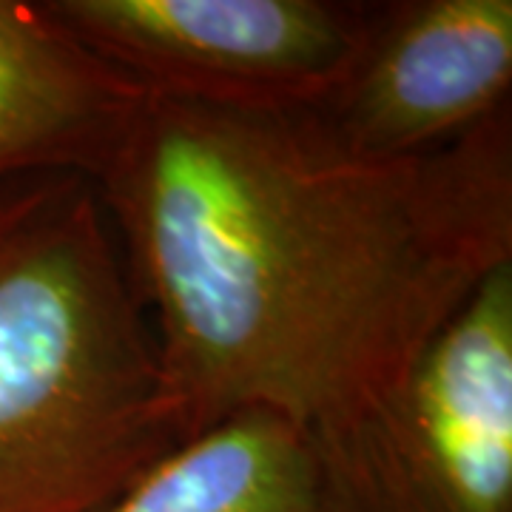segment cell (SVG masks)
I'll return each instance as SVG.
<instances>
[{
    "mask_svg": "<svg viewBox=\"0 0 512 512\" xmlns=\"http://www.w3.org/2000/svg\"><path fill=\"white\" fill-rule=\"evenodd\" d=\"M185 439L239 410L305 433L376 404L512 265V114L365 157L302 111L151 94L94 183Z\"/></svg>",
    "mask_w": 512,
    "mask_h": 512,
    "instance_id": "1",
    "label": "cell"
},
{
    "mask_svg": "<svg viewBox=\"0 0 512 512\" xmlns=\"http://www.w3.org/2000/svg\"><path fill=\"white\" fill-rule=\"evenodd\" d=\"M185 441L92 180L0 183V512H94Z\"/></svg>",
    "mask_w": 512,
    "mask_h": 512,
    "instance_id": "2",
    "label": "cell"
},
{
    "mask_svg": "<svg viewBox=\"0 0 512 512\" xmlns=\"http://www.w3.org/2000/svg\"><path fill=\"white\" fill-rule=\"evenodd\" d=\"M308 439L333 512H512V265L402 384Z\"/></svg>",
    "mask_w": 512,
    "mask_h": 512,
    "instance_id": "3",
    "label": "cell"
},
{
    "mask_svg": "<svg viewBox=\"0 0 512 512\" xmlns=\"http://www.w3.org/2000/svg\"><path fill=\"white\" fill-rule=\"evenodd\" d=\"M148 94L234 111L316 109L365 46L379 3L43 0Z\"/></svg>",
    "mask_w": 512,
    "mask_h": 512,
    "instance_id": "4",
    "label": "cell"
},
{
    "mask_svg": "<svg viewBox=\"0 0 512 512\" xmlns=\"http://www.w3.org/2000/svg\"><path fill=\"white\" fill-rule=\"evenodd\" d=\"M512 0L379 3L339 89L311 109L365 157L447 146L510 106Z\"/></svg>",
    "mask_w": 512,
    "mask_h": 512,
    "instance_id": "5",
    "label": "cell"
},
{
    "mask_svg": "<svg viewBox=\"0 0 512 512\" xmlns=\"http://www.w3.org/2000/svg\"><path fill=\"white\" fill-rule=\"evenodd\" d=\"M151 94L57 23L43 0H0V183H97Z\"/></svg>",
    "mask_w": 512,
    "mask_h": 512,
    "instance_id": "6",
    "label": "cell"
},
{
    "mask_svg": "<svg viewBox=\"0 0 512 512\" xmlns=\"http://www.w3.org/2000/svg\"><path fill=\"white\" fill-rule=\"evenodd\" d=\"M94 512H333L308 433L239 410L185 439Z\"/></svg>",
    "mask_w": 512,
    "mask_h": 512,
    "instance_id": "7",
    "label": "cell"
}]
</instances>
